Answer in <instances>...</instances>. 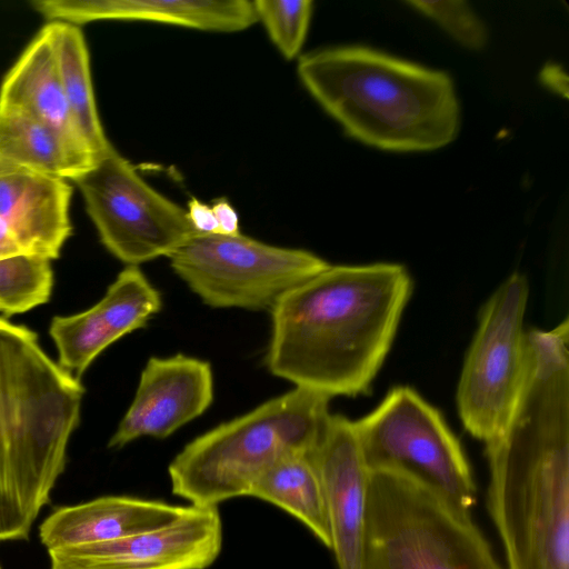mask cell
<instances>
[{
	"label": "cell",
	"mask_w": 569,
	"mask_h": 569,
	"mask_svg": "<svg viewBox=\"0 0 569 569\" xmlns=\"http://www.w3.org/2000/svg\"><path fill=\"white\" fill-rule=\"evenodd\" d=\"M44 27L50 36L70 112L82 138L97 158L111 143L98 114L83 34L77 26L61 21H52Z\"/></svg>",
	"instance_id": "21"
},
{
	"label": "cell",
	"mask_w": 569,
	"mask_h": 569,
	"mask_svg": "<svg viewBox=\"0 0 569 569\" xmlns=\"http://www.w3.org/2000/svg\"><path fill=\"white\" fill-rule=\"evenodd\" d=\"M188 219L199 234L217 233L218 226L212 208L197 198L189 199L187 203Z\"/></svg>",
	"instance_id": "25"
},
{
	"label": "cell",
	"mask_w": 569,
	"mask_h": 569,
	"mask_svg": "<svg viewBox=\"0 0 569 569\" xmlns=\"http://www.w3.org/2000/svg\"><path fill=\"white\" fill-rule=\"evenodd\" d=\"M407 3L437 22L462 46L473 50L486 46V26L466 1L415 0Z\"/></svg>",
	"instance_id": "24"
},
{
	"label": "cell",
	"mask_w": 569,
	"mask_h": 569,
	"mask_svg": "<svg viewBox=\"0 0 569 569\" xmlns=\"http://www.w3.org/2000/svg\"><path fill=\"white\" fill-rule=\"evenodd\" d=\"M528 297L526 276L510 274L483 306L463 362L458 413L465 429L485 445L503 430L523 383Z\"/></svg>",
	"instance_id": "9"
},
{
	"label": "cell",
	"mask_w": 569,
	"mask_h": 569,
	"mask_svg": "<svg viewBox=\"0 0 569 569\" xmlns=\"http://www.w3.org/2000/svg\"><path fill=\"white\" fill-rule=\"evenodd\" d=\"M297 70L315 100L366 144L426 151L458 134L459 103L443 71L360 46L309 52Z\"/></svg>",
	"instance_id": "4"
},
{
	"label": "cell",
	"mask_w": 569,
	"mask_h": 569,
	"mask_svg": "<svg viewBox=\"0 0 569 569\" xmlns=\"http://www.w3.org/2000/svg\"><path fill=\"white\" fill-rule=\"evenodd\" d=\"M217 226L218 234L237 236L240 234L239 217L236 209L227 199H219L211 206Z\"/></svg>",
	"instance_id": "26"
},
{
	"label": "cell",
	"mask_w": 569,
	"mask_h": 569,
	"mask_svg": "<svg viewBox=\"0 0 569 569\" xmlns=\"http://www.w3.org/2000/svg\"><path fill=\"white\" fill-rule=\"evenodd\" d=\"M33 8L49 20L71 24L98 20H136L234 32L256 23L248 0H38Z\"/></svg>",
	"instance_id": "15"
},
{
	"label": "cell",
	"mask_w": 569,
	"mask_h": 569,
	"mask_svg": "<svg viewBox=\"0 0 569 569\" xmlns=\"http://www.w3.org/2000/svg\"><path fill=\"white\" fill-rule=\"evenodd\" d=\"M26 253L8 224L0 218V259Z\"/></svg>",
	"instance_id": "28"
},
{
	"label": "cell",
	"mask_w": 569,
	"mask_h": 569,
	"mask_svg": "<svg viewBox=\"0 0 569 569\" xmlns=\"http://www.w3.org/2000/svg\"><path fill=\"white\" fill-rule=\"evenodd\" d=\"M569 329L527 332L523 383L486 443L488 509L507 569H569Z\"/></svg>",
	"instance_id": "1"
},
{
	"label": "cell",
	"mask_w": 569,
	"mask_h": 569,
	"mask_svg": "<svg viewBox=\"0 0 569 569\" xmlns=\"http://www.w3.org/2000/svg\"><path fill=\"white\" fill-rule=\"evenodd\" d=\"M375 569H503L470 512L401 473L370 471Z\"/></svg>",
	"instance_id": "6"
},
{
	"label": "cell",
	"mask_w": 569,
	"mask_h": 569,
	"mask_svg": "<svg viewBox=\"0 0 569 569\" xmlns=\"http://www.w3.org/2000/svg\"><path fill=\"white\" fill-rule=\"evenodd\" d=\"M251 497L284 510L330 549L326 492L311 452H293L280 459L257 482Z\"/></svg>",
	"instance_id": "20"
},
{
	"label": "cell",
	"mask_w": 569,
	"mask_h": 569,
	"mask_svg": "<svg viewBox=\"0 0 569 569\" xmlns=\"http://www.w3.org/2000/svg\"><path fill=\"white\" fill-rule=\"evenodd\" d=\"M541 81L555 92L568 97V77L560 66L547 64L540 73Z\"/></svg>",
	"instance_id": "27"
},
{
	"label": "cell",
	"mask_w": 569,
	"mask_h": 569,
	"mask_svg": "<svg viewBox=\"0 0 569 569\" xmlns=\"http://www.w3.org/2000/svg\"><path fill=\"white\" fill-rule=\"evenodd\" d=\"M162 307L160 292L136 266H127L89 309L52 318L49 335L58 363L80 377L110 345L144 327Z\"/></svg>",
	"instance_id": "14"
},
{
	"label": "cell",
	"mask_w": 569,
	"mask_h": 569,
	"mask_svg": "<svg viewBox=\"0 0 569 569\" xmlns=\"http://www.w3.org/2000/svg\"><path fill=\"white\" fill-rule=\"evenodd\" d=\"M173 272L212 308L271 310L329 263L317 254L243 234H194L170 257Z\"/></svg>",
	"instance_id": "8"
},
{
	"label": "cell",
	"mask_w": 569,
	"mask_h": 569,
	"mask_svg": "<svg viewBox=\"0 0 569 569\" xmlns=\"http://www.w3.org/2000/svg\"><path fill=\"white\" fill-rule=\"evenodd\" d=\"M311 455L326 492L330 550L338 569H375L368 515L370 471L352 421L341 415H330Z\"/></svg>",
	"instance_id": "12"
},
{
	"label": "cell",
	"mask_w": 569,
	"mask_h": 569,
	"mask_svg": "<svg viewBox=\"0 0 569 569\" xmlns=\"http://www.w3.org/2000/svg\"><path fill=\"white\" fill-rule=\"evenodd\" d=\"M83 395L34 331L0 317V540L27 538L50 501Z\"/></svg>",
	"instance_id": "3"
},
{
	"label": "cell",
	"mask_w": 569,
	"mask_h": 569,
	"mask_svg": "<svg viewBox=\"0 0 569 569\" xmlns=\"http://www.w3.org/2000/svg\"><path fill=\"white\" fill-rule=\"evenodd\" d=\"M212 400L213 375L209 362L182 353L152 357L108 447L122 448L141 437L167 438L201 416Z\"/></svg>",
	"instance_id": "13"
},
{
	"label": "cell",
	"mask_w": 569,
	"mask_h": 569,
	"mask_svg": "<svg viewBox=\"0 0 569 569\" xmlns=\"http://www.w3.org/2000/svg\"><path fill=\"white\" fill-rule=\"evenodd\" d=\"M0 110L30 116L89 148L70 112L46 27L4 77L0 88Z\"/></svg>",
	"instance_id": "18"
},
{
	"label": "cell",
	"mask_w": 569,
	"mask_h": 569,
	"mask_svg": "<svg viewBox=\"0 0 569 569\" xmlns=\"http://www.w3.org/2000/svg\"><path fill=\"white\" fill-rule=\"evenodd\" d=\"M0 160L73 180L93 164L96 157L84 144L38 119L0 110Z\"/></svg>",
	"instance_id": "19"
},
{
	"label": "cell",
	"mask_w": 569,
	"mask_h": 569,
	"mask_svg": "<svg viewBox=\"0 0 569 569\" xmlns=\"http://www.w3.org/2000/svg\"><path fill=\"white\" fill-rule=\"evenodd\" d=\"M187 506L133 496H104L56 509L41 523L39 537L48 550L107 542L163 527L179 518Z\"/></svg>",
	"instance_id": "17"
},
{
	"label": "cell",
	"mask_w": 569,
	"mask_h": 569,
	"mask_svg": "<svg viewBox=\"0 0 569 569\" xmlns=\"http://www.w3.org/2000/svg\"><path fill=\"white\" fill-rule=\"evenodd\" d=\"M411 290L410 274L398 263L329 264L270 310L267 369L329 398L366 393Z\"/></svg>",
	"instance_id": "2"
},
{
	"label": "cell",
	"mask_w": 569,
	"mask_h": 569,
	"mask_svg": "<svg viewBox=\"0 0 569 569\" xmlns=\"http://www.w3.org/2000/svg\"><path fill=\"white\" fill-rule=\"evenodd\" d=\"M52 287L50 259L28 253L0 259V313H23L48 302Z\"/></svg>",
	"instance_id": "22"
},
{
	"label": "cell",
	"mask_w": 569,
	"mask_h": 569,
	"mask_svg": "<svg viewBox=\"0 0 569 569\" xmlns=\"http://www.w3.org/2000/svg\"><path fill=\"white\" fill-rule=\"evenodd\" d=\"M329 401L295 387L200 435L170 462L171 492L197 507L251 497L280 459L316 448L331 415Z\"/></svg>",
	"instance_id": "5"
},
{
	"label": "cell",
	"mask_w": 569,
	"mask_h": 569,
	"mask_svg": "<svg viewBox=\"0 0 569 569\" xmlns=\"http://www.w3.org/2000/svg\"><path fill=\"white\" fill-rule=\"evenodd\" d=\"M73 181L102 244L127 266L169 258L197 234L186 209L150 187L112 146Z\"/></svg>",
	"instance_id": "10"
},
{
	"label": "cell",
	"mask_w": 569,
	"mask_h": 569,
	"mask_svg": "<svg viewBox=\"0 0 569 569\" xmlns=\"http://www.w3.org/2000/svg\"><path fill=\"white\" fill-rule=\"evenodd\" d=\"M71 193L63 179L0 160V218L28 254L59 257L71 233Z\"/></svg>",
	"instance_id": "16"
},
{
	"label": "cell",
	"mask_w": 569,
	"mask_h": 569,
	"mask_svg": "<svg viewBox=\"0 0 569 569\" xmlns=\"http://www.w3.org/2000/svg\"><path fill=\"white\" fill-rule=\"evenodd\" d=\"M352 426L369 471L407 476L471 512L477 487L466 455L440 412L413 389L392 388Z\"/></svg>",
	"instance_id": "7"
},
{
	"label": "cell",
	"mask_w": 569,
	"mask_h": 569,
	"mask_svg": "<svg viewBox=\"0 0 569 569\" xmlns=\"http://www.w3.org/2000/svg\"><path fill=\"white\" fill-rule=\"evenodd\" d=\"M257 20H260L280 53L295 59L307 37L311 14L310 0H254Z\"/></svg>",
	"instance_id": "23"
},
{
	"label": "cell",
	"mask_w": 569,
	"mask_h": 569,
	"mask_svg": "<svg viewBox=\"0 0 569 569\" xmlns=\"http://www.w3.org/2000/svg\"><path fill=\"white\" fill-rule=\"evenodd\" d=\"M222 541L218 508L188 505L163 527L48 553L50 569H207L218 559Z\"/></svg>",
	"instance_id": "11"
}]
</instances>
